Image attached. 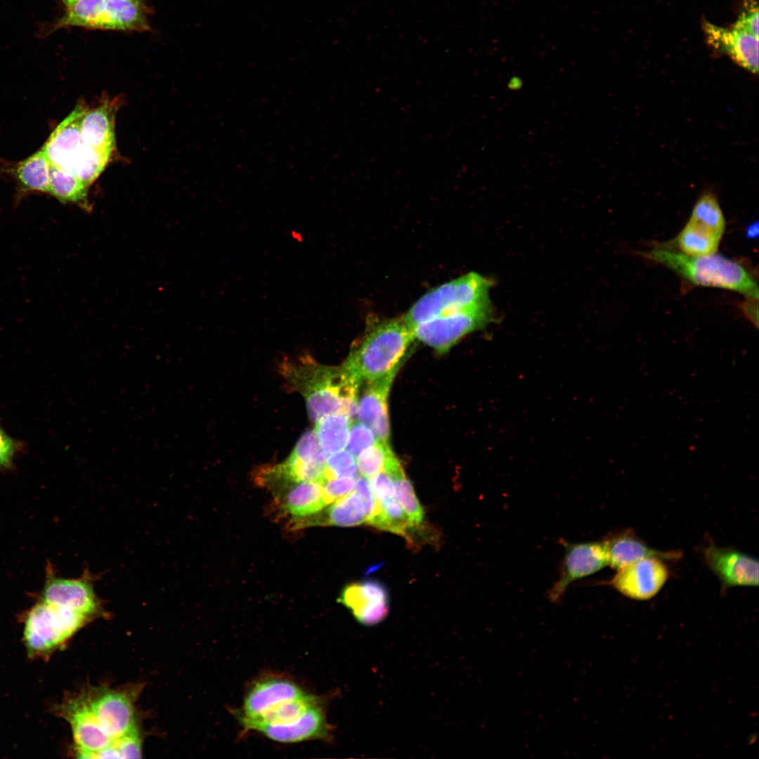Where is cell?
<instances>
[{"label":"cell","instance_id":"22","mask_svg":"<svg viewBox=\"0 0 759 759\" xmlns=\"http://www.w3.org/2000/svg\"><path fill=\"white\" fill-rule=\"evenodd\" d=\"M115 106L105 102L86 111L81 123L83 143L91 148L112 154L115 148Z\"/></svg>","mask_w":759,"mask_h":759},{"label":"cell","instance_id":"24","mask_svg":"<svg viewBox=\"0 0 759 759\" xmlns=\"http://www.w3.org/2000/svg\"><path fill=\"white\" fill-rule=\"evenodd\" d=\"M108 30L105 0H76L64 15L42 32L46 36L66 27Z\"/></svg>","mask_w":759,"mask_h":759},{"label":"cell","instance_id":"14","mask_svg":"<svg viewBox=\"0 0 759 759\" xmlns=\"http://www.w3.org/2000/svg\"><path fill=\"white\" fill-rule=\"evenodd\" d=\"M361 625L372 626L381 623L389 613L388 594L376 581H365L346 586L338 599Z\"/></svg>","mask_w":759,"mask_h":759},{"label":"cell","instance_id":"19","mask_svg":"<svg viewBox=\"0 0 759 759\" xmlns=\"http://www.w3.org/2000/svg\"><path fill=\"white\" fill-rule=\"evenodd\" d=\"M710 45L728 54L737 63L753 73L758 71V37L733 27L724 28L704 24Z\"/></svg>","mask_w":759,"mask_h":759},{"label":"cell","instance_id":"36","mask_svg":"<svg viewBox=\"0 0 759 759\" xmlns=\"http://www.w3.org/2000/svg\"><path fill=\"white\" fill-rule=\"evenodd\" d=\"M377 440L372 432L357 420H351L347 442L348 450L356 458L364 450L372 446Z\"/></svg>","mask_w":759,"mask_h":759},{"label":"cell","instance_id":"40","mask_svg":"<svg viewBox=\"0 0 759 759\" xmlns=\"http://www.w3.org/2000/svg\"><path fill=\"white\" fill-rule=\"evenodd\" d=\"M18 450L17 441L10 437L0 426V471L11 466Z\"/></svg>","mask_w":759,"mask_h":759},{"label":"cell","instance_id":"29","mask_svg":"<svg viewBox=\"0 0 759 759\" xmlns=\"http://www.w3.org/2000/svg\"><path fill=\"white\" fill-rule=\"evenodd\" d=\"M351 422L345 415L335 414L316 422L314 430L325 456L346 448Z\"/></svg>","mask_w":759,"mask_h":759},{"label":"cell","instance_id":"26","mask_svg":"<svg viewBox=\"0 0 759 759\" xmlns=\"http://www.w3.org/2000/svg\"><path fill=\"white\" fill-rule=\"evenodd\" d=\"M51 162L42 148L19 162L13 169L22 191L48 193Z\"/></svg>","mask_w":759,"mask_h":759},{"label":"cell","instance_id":"2","mask_svg":"<svg viewBox=\"0 0 759 759\" xmlns=\"http://www.w3.org/2000/svg\"><path fill=\"white\" fill-rule=\"evenodd\" d=\"M642 254L696 285L732 290L758 300V287L753 276L739 263L721 254L692 256L666 247Z\"/></svg>","mask_w":759,"mask_h":759},{"label":"cell","instance_id":"21","mask_svg":"<svg viewBox=\"0 0 759 759\" xmlns=\"http://www.w3.org/2000/svg\"><path fill=\"white\" fill-rule=\"evenodd\" d=\"M364 504L361 495L353 490L349 494L335 500L323 511L302 518L292 519V528L314 526H353L365 523Z\"/></svg>","mask_w":759,"mask_h":759},{"label":"cell","instance_id":"27","mask_svg":"<svg viewBox=\"0 0 759 759\" xmlns=\"http://www.w3.org/2000/svg\"><path fill=\"white\" fill-rule=\"evenodd\" d=\"M88 187L72 173L51 163L48 193L63 202L87 204Z\"/></svg>","mask_w":759,"mask_h":759},{"label":"cell","instance_id":"5","mask_svg":"<svg viewBox=\"0 0 759 759\" xmlns=\"http://www.w3.org/2000/svg\"><path fill=\"white\" fill-rule=\"evenodd\" d=\"M90 620L82 614L41 600L30 610L25 620L24 641L29 655L49 654Z\"/></svg>","mask_w":759,"mask_h":759},{"label":"cell","instance_id":"38","mask_svg":"<svg viewBox=\"0 0 759 759\" xmlns=\"http://www.w3.org/2000/svg\"><path fill=\"white\" fill-rule=\"evenodd\" d=\"M356 479V477H335L326 480L323 486L327 504L351 493L355 488Z\"/></svg>","mask_w":759,"mask_h":759},{"label":"cell","instance_id":"15","mask_svg":"<svg viewBox=\"0 0 759 759\" xmlns=\"http://www.w3.org/2000/svg\"><path fill=\"white\" fill-rule=\"evenodd\" d=\"M398 370L368 382V386L357 405L358 420L372 432L377 441L388 442L389 439L387 398Z\"/></svg>","mask_w":759,"mask_h":759},{"label":"cell","instance_id":"32","mask_svg":"<svg viewBox=\"0 0 759 759\" xmlns=\"http://www.w3.org/2000/svg\"><path fill=\"white\" fill-rule=\"evenodd\" d=\"M389 473L394 481L396 500L406 513L413 526L420 524L423 519V510L400 462Z\"/></svg>","mask_w":759,"mask_h":759},{"label":"cell","instance_id":"35","mask_svg":"<svg viewBox=\"0 0 759 759\" xmlns=\"http://www.w3.org/2000/svg\"><path fill=\"white\" fill-rule=\"evenodd\" d=\"M327 480L335 477H356L358 467L355 456L348 450L329 455L325 460Z\"/></svg>","mask_w":759,"mask_h":759},{"label":"cell","instance_id":"33","mask_svg":"<svg viewBox=\"0 0 759 759\" xmlns=\"http://www.w3.org/2000/svg\"><path fill=\"white\" fill-rule=\"evenodd\" d=\"M381 509L370 525L396 534L405 536L412 524L398 502L392 498L379 501Z\"/></svg>","mask_w":759,"mask_h":759},{"label":"cell","instance_id":"17","mask_svg":"<svg viewBox=\"0 0 759 759\" xmlns=\"http://www.w3.org/2000/svg\"><path fill=\"white\" fill-rule=\"evenodd\" d=\"M306 694L290 680L278 677L261 679L254 683L245 696L240 720L254 719L275 705Z\"/></svg>","mask_w":759,"mask_h":759},{"label":"cell","instance_id":"11","mask_svg":"<svg viewBox=\"0 0 759 759\" xmlns=\"http://www.w3.org/2000/svg\"><path fill=\"white\" fill-rule=\"evenodd\" d=\"M562 543L565 554L559 569V578L547 595L552 602H559L572 582L592 575L608 564L603 540L581 543L562 540Z\"/></svg>","mask_w":759,"mask_h":759},{"label":"cell","instance_id":"9","mask_svg":"<svg viewBox=\"0 0 759 759\" xmlns=\"http://www.w3.org/2000/svg\"><path fill=\"white\" fill-rule=\"evenodd\" d=\"M100 727L112 741L136 728L134 702L136 691L126 688H99L86 691Z\"/></svg>","mask_w":759,"mask_h":759},{"label":"cell","instance_id":"39","mask_svg":"<svg viewBox=\"0 0 759 759\" xmlns=\"http://www.w3.org/2000/svg\"><path fill=\"white\" fill-rule=\"evenodd\" d=\"M368 479L372 492L378 500L390 499L394 496V481L389 472L382 470Z\"/></svg>","mask_w":759,"mask_h":759},{"label":"cell","instance_id":"12","mask_svg":"<svg viewBox=\"0 0 759 759\" xmlns=\"http://www.w3.org/2000/svg\"><path fill=\"white\" fill-rule=\"evenodd\" d=\"M668 576L669 571L663 559L647 557L618 569L606 583L625 597L646 600L660 591Z\"/></svg>","mask_w":759,"mask_h":759},{"label":"cell","instance_id":"44","mask_svg":"<svg viewBox=\"0 0 759 759\" xmlns=\"http://www.w3.org/2000/svg\"><path fill=\"white\" fill-rule=\"evenodd\" d=\"M76 0H61V1H63V3L66 6V7L71 5Z\"/></svg>","mask_w":759,"mask_h":759},{"label":"cell","instance_id":"41","mask_svg":"<svg viewBox=\"0 0 759 759\" xmlns=\"http://www.w3.org/2000/svg\"><path fill=\"white\" fill-rule=\"evenodd\" d=\"M734 27L758 37V8L757 4L748 5L737 20Z\"/></svg>","mask_w":759,"mask_h":759},{"label":"cell","instance_id":"16","mask_svg":"<svg viewBox=\"0 0 759 759\" xmlns=\"http://www.w3.org/2000/svg\"><path fill=\"white\" fill-rule=\"evenodd\" d=\"M87 110L86 107L79 104L51 134L42 149L51 164L70 171L84 144L82 139L81 123Z\"/></svg>","mask_w":759,"mask_h":759},{"label":"cell","instance_id":"42","mask_svg":"<svg viewBox=\"0 0 759 759\" xmlns=\"http://www.w3.org/2000/svg\"><path fill=\"white\" fill-rule=\"evenodd\" d=\"M757 300L749 299L748 303H746L743 306L744 311L748 318L753 323V324L758 327V315L754 314V304L753 302Z\"/></svg>","mask_w":759,"mask_h":759},{"label":"cell","instance_id":"28","mask_svg":"<svg viewBox=\"0 0 759 759\" xmlns=\"http://www.w3.org/2000/svg\"><path fill=\"white\" fill-rule=\"evenodd\" d=\"M317 702L315 697L307 694L301 698L275 705L254 719L240 722L242 725L248 730H252L254 727L262 724L288 723L299 718Z\"/></svg>","mask_w":759,"mask_h":759},{"label":"cell","instance_id":"23","mask_svg":"<svg viewBox=\"0 0 759 759\" xmlns=\"http://www.w3.org/2000/svg\"><path fill=\"white\" fill-rule=\"evenodd\" d=\"M281 492L284 494L278 498L281 510L294 519L311 516L327 505L323 484L318 482L293 483L278 493Z\"/></svg>","mask_w":759,"mask_h":759},{"label":"cell","instance_id":"20","mask_svg":"<svg viewBox=\"0 0 759 759\" xmlns=\"http://www.w3.org/2000/svg\"><path fill=\"white\" fill-rule=\"evenodd\" d=\"M603 542L607 554V565L616 570L644 558L658 557L663 560H673L681 556L678 551L663 552L650 547L632 529L609 534Z\"/></svg>","mask_w":759,"mask_h":759},{"label":"cell","instance_id":"34","mask_svg":"<svg viewBox=\"0 0 759 759\" xmlns=\"http://www.w3.org/2000/svg\"><path fill=\"white\" fill-rule=\"evenodd\" d=\"M142 753V740L138 728L114 740L98 752L94 758H139Z\"/></svg>","mask_w":759,"mask_h":759},{"label":"cell","instance_id":"6","mask_svg":"<svg viewBox=\"0 0 759 759\" xmlns=\"http://www.w3.org/2000/svg\"><path fill=\"white\" fill-rule=\"evenodd\" d=\"M725 230V219L716 197L703 193L673 243L680 251L692 256L716 253Z\"/></svg>","mask_w":759,"mask_h":759},{"label":"cell","instance_id":"8","mask_svg":"<svg viewBox=\"0 0 759 759\" xmlns=\"http://www.w3.org/2000/svg\"><path fill=\"white\" fill-rule=\"evenodd\" d=\"M56 710L71 727L77 758H93L113 741L96 720L86 691L66 697Z\"/></svg>","mask_w":759,"mask_h":759},{"label":"cell","instance_id":"37","mask_svg":"<svg viewBox=\"0 0 759 759\" xmlns=\"http://www.w3.org/2000/svg\"><path fill=\"white\" fill-rule=\"evenodd\" d=\"M354 490L362 498L365 514V521L370 525L381 509L380 502L372 492L368 478L361 475L357 476Z\"/></svg>","mask_w":759,"mask_h":759},{"label":"cell","instance_id":"18","mask_svg":"<svg viewBox=\"0 0 759 759\" xmlns=\"http://www.w3.org/2000/svg\"><path fill=\"white\" fill-rule=\"evenodd\" d=\"M252 730L280 743H296L309 739L330 737L329 725L318 702L311 706L295 720L285 724H262Z\"/></svg>","mask_w":759,"mask_h":759},{"label":"cell","instance_id":"31","mask_svg":"<svg viewBox=\"0 0 759 759\" xmlns=\"http://www.w3.org/2000/svg\"><path fill=\"white\" fill-rule=\"evenodd\" d=\"M356 464L361 475L369 478L382 470H389L398 460L388 442L377 441L357 457Z\"/></svg>","mask_w":759,"mask_h":759},{"label":"cell","instance_id":"1","mask_svg":"<svg viewBox=\"0 0 759 759\" xmlns=\"http://www.w3.org/2000/svg\"><path fill=\"white\" fill-rule=\"evenodd\" d=\"M280 372L290 386L304 398L312 421L317 422L335 414H343L353 420L356 415L361 384L344 365H321L305 355L283 362Z\"/></svg>","mask_w":759,"mask_h":759},{"label":"cell","instance_id":"43","mask_svg":"<svg viewBox=\"0 0 759 759\" xmlns=\"http://www.w3.org/2000/svg\"><path fill=\"white\" fill-rule=\"evenodd\" d=\"M746 236L749 238H756L758 233V223H753L747 227L746 231Z\"/></svg>","mask_w":759,"mask_h":759},{"label":"cell","instance_id":"7","mask_svg":"<svg viewBox=\"0 0 759 759\" xmlns=\"http://www.w3.org/2000/svg\"><path fill=\"white\" fill-rule=\"evenodd\" d=\"M493 320L492 304L443 314L422 323L413 329L415 339L446 353L462 337L484 328Z\"/></svg>","mask_w":759,"mask_h":759},{"label":"cell","instance_id":"13","mask_svg":"<svg viewBox=\"0 0 759 759\" xmlns=\"http://www.w3.org/2000/svg\"><path fill=\"white\" fill-rule=\"evenodd\" d=\"M702 554L705 563L724 588L758 585V561L752 556L713 543L703 547Z\"/></svg>","mask_w":759,"mask_h":759},{"label":"cell","instance_id":"25","mask_svg":"<svg viewBox=\"0 0 759 759\" xmlns=\"http://www.w3.org/2000/svg\"><path fill=\"white\" fill-rule=\"evenodd\" d=\"M108 30L145 32L150 29L140 0H105Z\"/></svg>","mask_w":759,"mask_h":759},{"label":"cell","instance_id":"10","mask_svg":"<svg viewBox=\"0 0 759 759\" xmlns=\"http://www.w3.org/2000/svg\"><path fill=\"white\" fill-rule=\"evenodd\" d=\"M94 578L85 571L76 579H68L49 574L41 595V601L67 608L95 618L103 612L100 599L93 588Z\"/></svg>","mask_w":759,"mask_h":759},{"label":"cell","instance_id":"30","mask_svg":"<svg viewBox=\"0 0 759 759\" xmlns=\"http://www.w3.org/2000/svg\"><path fill=\"white\" fill-rule=\"evenodd\" d=\"M112 154L84 144L70 171L90 186L105 168Z\"/></svg>","mask_w":759,"mask_h":759},{"label":"cell","instance_id":"4","mask_svg":"<svg viewBox=\"0 0 759 759\" xmlns=\"http://www.w3.org/2000/svg\"><path fill=\"white\" fill-rule=\"evenodd\" d=\"M491 286L488 279L469 272L427 292L403 316V319L413 330L443 314L491 304Z\"/></svg>","mask_w":759,"mask_h":759},{"label":"cell","instance_id":"3","mask_svg":"<svg viewBox=\"0 0 759 759\" xmlns=\"http://www.w3.org/2000/svg\"><path fill=\"white\" fill-rule=\"evenodd\" d=\"M415 338L403 316L372 327L343 363L361 384L398 370L400 362Z\"/></svg>","mask_w":759,"mask_h":759}]
</instances>
